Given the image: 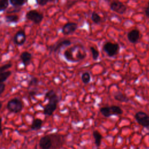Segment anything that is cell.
I'll list each match as a JSON object with an SVG mask.
<instances>
[{
	"label": "cell",
	"mask_w": 149,
	"mask_h": 149,
	"mask_svg": "<svg viewBox=\"0 0 149 149\" xmlns=\"http://www.w3.org/2000/svg\"><path fill=\"white\" fill-rule=\"evenodd\" d=\"M63 55L68 62L75 63L84 59L87 55V51L83 44L78 43L65 49Z\"/></svg>",
	"instance_id": "6da1fadb"
},
{
	"label": "cell",
	"mask_w": 149,
	"mask_h": 149,
	"mask_svg": "<svg viewBox=\"0 0 149 149\" xmlns=\"http://www.w3.org/2000/svg\"><path fill=\"white\" fill-rule=\"evenodd\" d=\"M45 99L48 100V102L44 107L43 113L45 115L51 116L57 108L59 97L54 90H50L45 93Z\"/></svg>",
	"instance_id": "7a4b0ae2"
},
{
	"label": "cell",
	"mask_w": 149,
	"mask_h": 149,
	"mask_svg": "<svg viewBox=\"0 0 149 149\" xmlns=\"http://www.w3.org/2000/svg\"><path fill=\"white\" fill-rule=\"evenodd\" d=\"M100 112L104 117L106 118H109L113 115H120L123 113L122 108L117 105L101 107L100 109Z\"/></svg>",
	"instance_id": "3957f363"
},
{
	"label": "cell",
	"mask_w": 149,
	"mask_h": 149,
	"mask_svg": "<svg viewBox=\"0 0 149 149\" xmlns=\"http://www.w3.org/2000/svg\"><path fill=\"white\" fill-rule=\"evenodd\" d=\"M102 50L109 57L116 55L120 51V46L116 42L107 41L102 46Z\"/></svg>",
	"instance_id": "277c9868"
},
{
	"label": "cell",
	"mask_w": 149,
	"mask_h": 149,
	"mask_svg": "<svg viewBox=\"0 0 149 149\" xmlns=\"http://www.w3.org/2000/svg\"><path fill=\"white\" fill-rule=\"evenodd\" d=\"M6 107L9 111L14 113H19L22 110L23 105V102L20 99L14 98L8 101Z\"/></svg>",
	"instance_id": "5b68a950"
},
{
	"label": "cell",
	"mask_w": 149,
	"mask_h": 149,
	"mask_svg": "<svg viewBox=\"0 0 149 149\" xmlns=\"http://www.w3.org/2000/svg\"><path fill=\"white\" fill-rule=\"evenodd\" d=\"M26 19L31 21L34 24H40L43 20L44 15L42 13L38 12L36 10H30L26 13Z\"/></svg>",
	"instance_id": "8992f818"
},
{
	"label": "cell",
	"mask_w": 149,
	"mask_h": 149,
	"mask_svg": "<svg viewBox=\"0 0 149 149\" xmlns=\"http://www.w3.org/2000/svg\"><path fill=\"white\" fill-rule=\"evenodd\" d=\"M137 122L144 127L149 129V115L143 111H139L134 115Z\"/></svg>",
	"instance_id": "52a82bcc"
},
{
	"label": "cell",
	"mask_w": 149,
	"mask_h": 149,
	"mask_svg": "<svg viewBox=\"0 0 149 149\" xmlns=\"http://www.w3.org/2000/svg\"><path fill=\"white\" fill-rule=\"evenodd\" d=\"M71 44H72V41L68 39L62 40L58 41L57 42H56L54 45L49 46V49L50 51V53L51 52L56 53L57 52H59L62 48L70 46Z\"/></svg>",
	"instance_id": "ba28073f"
},
{
	"label": "cell",
	"mask_w": 149,
	"mask_h": 149,
	"mask_svg": "<svg viewBox=\"0 0 149 149\" xmlns=\"http://www.w3.org/2000/svg\"><path fill=\"white\" fill-rule=\"evenodd\" d=\"M109 6L111 10L120 15L124 14L127 10V7L122 2L118 0L112 1Z\"/></svg>",
	"instance_id": "9c48e42d"
},
{
	"label": "cell",
	"mask_w": 149,
	"mask_h": 149,
	"mask_svg": "<svg viewBox=\"0 0 149 149\" xmlns=\"http://www.w3.org/2000/svg\"><path fill=\"white\" fill-rule=\"evenodd\" d=\"M51 141H52V149H56L62 146L65 142L64 137L62 135L58 134H49Z\"/></svg>",
	"instance_id": "30bf717a"
},
{
	"label": "cell",
	"mask_w": 149,
	"mask_h": 149,
	"mask_svg": "<svg viewBox=\"0 0 149 149\" xmlns=\"http://www.w3.org/2000/svg\"><path fill=\"white\" fill-rule=\"evenodd\" d=\"M78 25L74 22H68L65 23L62 28V33L65 36H69L74 33L77 29Z\"/></svg>",
	"instance_id": "8fae6325"
},
{
	"label": "cell",
	"mask_w": 149,
	"mask_h": 149,
	"mask_svg": "<svg viewBox=\"0 0 149 149\" xmlns=\"http://www.w3.org/2000/svg\"><path fill=\"white\" fill-rule=\"evenodd\" d=\"M26 40V34L24 30L18 31L13 37V42L17 46H22Z\"/></svg>",
	"instance_id": "7c38bea8"
},
{
	"label": "cell",
	"mask_w": 149,
	"mask_h": 149,
	"mask_svg": "<svg viewBox=\"0 0 149 149\" xmlns=\"http://www.w3.org/2000/svg\"><path fill=\"white\" fill-rule=\"evenodd\" d=\"M140 37V33L138 29H132L127 34V38L128 41L132 44L137 42Z\"/></svg>",
	"instance_id": "4fadbf2b"
},
{
	"label": "cell",
	"mask_w": 149,
	"mask_h": 149,
	"mask_svg": "<svg viewBox=\"0 0 149 149\" xmlns=\"http://www.w3.org/2000/svg\"><path fill=\"white\" fill-rule=\"evenodd\" d=\"M39 145L41 149H51L52 147V141L49 135L42 137L39 141Z\"/></svg>",
	"instance_id": "5bb4252c"
},
{
	"label": "cell",
	"mask_w": 149,
	"mask_h": 149,
	"mask_svg": "<svg viewBox=\"0 0 149 149\" xmlns=\"http://www.w3.org/2000/svg\"><path fill=\"white\" fill-rule=\"evenodd\" d=\"M20 58L24 66L26 67L30 64L32 58V55L28 51H24L20 54Z\"/></svg>",
	"instance_id": "9a60e30c"
},
{
	"label": "cell",
	"mask_w": 149,
	"mask_h": 149,
	"mask_svg": "<svg viewBox=\"0 0 149 149\" xmlns=\"http://www.w3.org/2000/svg\"><path fill=\"white\" fill-rule=\"evenodd\" d=\"M113 97L115 100L121 102H127L129 100V98L125 94L119 91L114 93Z\"/></svg>",
	"instance_id": "2e32d148"
},
{
	"label": "cell",
	"mask_w": 149,
	"mask_h": 149,
	"mask_svg": "<svg viewBox=\"0 0 149 149\" xmlns=\"http://www.w3.org/2000/svg\"><path fill=\"white\" fill-rule=\"evenodd\" d=\"M42 120L41 119L39 118H36L34 119L31 123V129L33 130H38L42 127Z\"/></svg>",
	"instance_id": "e0dca14e"
},
{
	"label": "cell",
	"mask_w": 149,
	"mask_h": 149,
	"mask_svg": "<svg viewBox=\"0 0 149 149\" xmlns=\"http://www.w3.org/2000/svg\"><path fill=\"white\" fill-rule=\"evenodd\" d=\"M93 135L94 139V143L95 146L98 147L100 146L101 143V140L102 139V136L101 134L97 130H94L93 133Z\"/></svg>",
	"instance_id": "ac0fdd59"
},
{
	"label": "cell",
	"mask_w": 149,
	"mask_h": 149,
	"mask_svg": "<svg viewBox=\"0 0 149 149\" xmlns=\"http://www.w3.org/2000/svg\"><path fill=\"white\" fill-rule=\"evenodd\" d=\"M5 20L8 23H17L19 22V17L16 15H6L5 16Z\"/></svg>",
	"instance_id": "d6986e66"
},
{
	"label": "cell",
	"mask_w": 149,
	"mask_h": 149,
	"mask_svg": "<svg viewBox=\"0 0 149 149\" xmlns=\"http://www.w3.org/2000/svg\"><path fill=\"white\" fill-rule=\"evenodd\" d=\"M91 19L92 20V21L97 24H100V23L102 21V19L101 17V16H100V15L98 13H97L96 12L94 11L92 12L91 15Z\"/></svg>",
	"instance_id": "ffe728a7"
},
{
	"label": "cell",
	"mask_w": 149,
	"mask_h": 149,
	"mask_svg": "<svg viewBox=\"0 0 149 149\" xmlns=\"http://www.w3.org/2000/svg\"><path fill=\"white\" fill-rule=\"evenodd\" d=\"M12 74V71L7 70L2 73H0V83H2L5 81Z\"/></svg>",
	"instance_id": "44dd1931"
},
{
	"label": "cell",
	"mask_w": 149,
	"mask_h": 149,
	"mask_svg": "<svg viewBox=\"0 0 149 149\" xmlns=\"http://www.w3.org/2000/svg\"><path fill=\"white\" fill-rule=\"evenodd\" d=\"M28 0H9L10 3L12 5V6L16 7H21L23 6Z\"/></svg>",
	"instance_id": "7402d4cb"
},
{
	"label": "cell",
	"mask_w": 149,
	"mask_h": 149,
	"mask_svg": "<svg viewBox=\"0 0 149 149\" xmlns=\"http://www.w3.org/2000/svg\"><path fill=\"white\" fill-rule=\"evenodd\" d=\"M81 79L82 82L85 84H87L88 83H89L90 82L91 80V76L90 74L88 72H83L81 74Z\"/></svg>",
	"instance_id": "603a6c76"
},
{
	"label": "cell",
	"mask_w": 149,
	"mask_h": 149,
	"mask_svg": "<svg viewBox=\"0 0 149 149\" xmlns=\"http://www.w3.org/2000/svg\"><path fill=\"white\" fill-rule=\"evenodd\" d=\"M90 50L91 52L92 57H93V60L97 61L98 59V58H99V56H100V52H99L98 50L97 49V48H95L93 46L90 47Z\"/></svg>",
	"instance_id": "cb8c5ba5"
},
{
	"label": "cell",
	"mask_w": 149,
	"mask_h": 149,
	"mask_svg": "<svg viewBox=\"0 0 149 149\" xmlns=\"http://www.w3.org/2000/svg\"><path fill=\"white\" fill-rule=\"evenodd\" d=\"M9 6V0H0V12L5 10Z\"/></svg>",
	"instance_id": "d4e9b609"
},
{
	"label": "cell",
	"mask_w": 149,
	"mask_h": 149,
	"mask_svg": "<svg viewBox=\"0 0 149 149\" xmlns=\"http://www.w3.org/2000/svg\"><path fill=\"white\" fill-rule=\"evenodd\" d=\"M38 79L36 77H32L30 80V81H29L28 86H29V87L31 86H36L38 84Z\"/></svg>",
	"instance_id": "484cf974"
},
{
	"label": "cell",
	"mask_w": 149,
	"mask_h": 149,
	"mask_svg": "<svg viewBox=\"0 0 149 149\" xmlns=\"http://www.w3.org/2000/svg\"><path fill=\"white\" fill-rule=\"evenodd\" d=\"M12 66V64L11 63H8L0 66V73L7 71V70L10 68Z\"/></svg>",
	"instance_id": "4316f807"
},
{
	"label": "cell",
	"mask_w": 149,
	"mask_h": 149,
	"mask_svg": "<svg viewBox=\"0 0 149 149\" xmlns=\"http://www.w3.org/2000/svg\"><path fill=\"white\" fill-rule=\"evenodd\" d=\"M21 10V7H16V6H12L10 9H8L6 12V13H16L19 12Z\"/></svg>",
	"instance_id": "83f0119b"
},
{
	"label": "cell",
	"mask_w": 149,
	"mask_h": 149,
	"mask_svg": "<svg viewBox=\"0 0 149 149\" xmlns=\"http://www.w3.org/2000/svg\"><path fill=\"white\" fill-rule=\"evenodd\" d=\"M49 0H36L37 3L41 6H44L45 5L47 4L48 2H49Z\"/></svg>",
	"instance_id": "f1b7e54d"
},
{
	"label": "cell",
	"mask_w": 149,
	"mask_h": 149,
	"mask_svg": "<svg viewBox=\"0 0 149 149\" xmlns=\"http://www.w3.org/2000/svg\"><path fill=\"white\" fill-rule=\"evenodd\" d=\"M5 88V84L2 83H0V95H1L3 92L4 91Z\"/></svg>",
	"instance_id": "f546056e"
},
{
	"label": "cell",
	"mask_w": 149,
	"mask_h": 149,
	"mask_svg": "<svg viewBox=\"0 0 149 149\" xmlns=\"http://www.w3.org/2000/svg\"><path fill=\"white\" fill-rule=\"evenodd\" d=\"M144 12H145V15H146V16L149 17V6H147L146 7V8L145 9Z\"/></svg>",
	"instance_id": "4dcf8cb0"
},
{
	"label": "cell",
	"mask_w": 149,
	"mask_h": 149,
	"mask_svg": "<svg viewBox=\"0 0 149 149\" xmlns=\"http://www.w3.org/2000/svg\"><path fill=\"white\" fill-rule=\"evenodd\" d=\"M29 93L30 96H34V95H36L37 94V91L35 90H31V91H30Z\"/></svg>",
	"instance_id": "1f68e13d"
},
{
	"label": "cell",
	"mask_w": 149,
	"mask_h": 149,
	"mask_svg": "<svg viewBox=\"0 0 149 149\" xmlns=\"http://www.w3.org/2000/svg\"><path fill=\"white\" fill-rule=\"evenodd\" d=\"M2 135V118L0 117V136Z\"/></svg>",
	"instance_id": "d6a6232c"
},
{
	"label": "cell",
	"mask_w": 149,
	"mask_h": 149,
	"mask_svg": "<svg viewBox=\"0 0 149 149\" xmlns=\"http://www.w3.org/2000/svg\"><path fill=\"white\" fill-rule=\"evenodd\" d=\"M59 0H49V2H57Z\"/></svg>",
	"instance_id": "836d02e7"
},
{
	"label": "cell",
	"mask_w": 149,
	"mask_h": 149,
	"mask_svg": "<svg viewBox=\"0 0 149 149\" xmlns=\"http://www.w3.org/2000/svg\"><path fill=\"white\" fill-rule=\"evenodd\" d=\"M2 103L1 101H0V110H1V108H2Z\"/></svg>",
	"instance_id": "e575fe53"
},
{
	"label": "cell",
	"mask_w": 149,
	"mask_h": 149,
	"mask_svg": "<svg viewBox=\"0 0 149 149\" xmlns=\"http://www.w3.org/2000/svg\"><path fill=\"white\" fill-rule=\"evenodd\" d=\"M148 6H149V1H148Z\"/></svg>",
	"instance_id": "d590c367"
}]
</instances>
